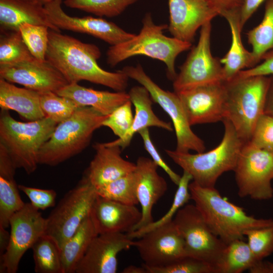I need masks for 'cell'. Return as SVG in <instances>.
Segmentation results:
<instances>
[{
  "instance_id": "1",
  "label": "cell",
  "mask_w": 273,
  "mask_h": 273,
  "mask_svg": "<svg viewBox=\"0 0 273 273\" xmlns=\"http://www.w3.org/2000/svg\"><path fill=\"white\" fill-rule=\"evenodd\" d=\"M101 56L96 45L50 29L46 59L69 83L86 80L116 92L125 91L129 77L121 70L110 72L103 69L97 62Z\"/></svg>"
},
{
  "instance_id": "2",
  "label": "cell",
  "mask_w": 273,
  "mask_h": 273,
  "mask_svg": "<svg viewBox=\"0 0 273 273\" xmlns=\"http://www.w3.org/2000/svg\"><path fill=\"white\" fill-rule=\"evenodd\" d=\"M189 188L191 199L209 228L226 245L243 239L247 230L273 224L272 218L249 215L242 207L221 196L215 187H203L192 181Z\"/></svg>"
},
{
  "instance_id": "3",
  "label": "cell",
  "mask_w": 273,
  "mask_h": 273,
  "mask_svg": "<svg viewBox=\"0 0 273 273\" xmlns=\"http://www.w3.org/2000/svg\"><path fill=\"white\" fill-rule=\"evenodd\" d=\"M142 24L138 34L127 41L109 47L106 54L107 63L114 67L130 57L146 56L165 63L168 78L174 80L177 75L175 59L179 54L189 50L192 43L163 34L168 25L155 24L150 13L145 14Z\"/></svg>"
},
{
  "instance_id": "4",
  "label": "cell",
  "mask_w": 273,
  "mask_h": 273,
  "mask_svg": "<svg viewBox=\"0 0 273 273\" xmlns=\"http://www.w3.org/2000/svg\"><path fill=\"white\" fill-rule=\"evenodd\" d=\"M222 121L224 126L223 138L216 147L209 151L191 154L165 150L175 164L191 174L193 181L203 187H215L223 173L234 171L245 143L229 120Z\"/></svg>"
},
{
  "instance_id": "5",
  "label": "cell",
  "mask_w": 273,
  "mask_h": 273,
  "mask_svg": "<svg viewBox=\"0 0 273 273\" xmlns=\"http://www.w3.org/2000/svg\"><path fill=\"white\" fill-rule=\"evenodd\" d=\"M107 117L92 107H80L57 124L39 150V164L56 166L81 152Z\"/></svg>"
},
{
  "instance_id": "6",
  "label": "cell",
  "mask_w": 273,
  "mask_h": 273,
  "mask_svg": "<svg viewBox=\"0 0 273 273\" xmlns=\"http://www.w3.org/2000/svg\"><path fill=\"white\" fill-rule=\"evenodd\" d=\"M223 82V119L232 124L245 143L250 141L257 121L264 113L269 76L242 77L237 75Z\"/></svg>"
},
{
  "instance_id": "7",
  "label": "cell",
  "mask_w": 273,
  "mask_h": 273,
  "mask_svg": "<svg viewBox=\"0 0 273 273\" xmlns=\"http://www.w3.org/2000/svg\"><path fill=\"white\" fill-rule=\"evenodd\" d=\"M57 123L48 117L24 122L14 119L9 110L0 113V145L7 150L15 167L27 174L36 169L38 156Z\"/></svg>"
},
{
  "instance_id": "8",
  "label": "cell",
  "mask_w": 273,
  "mask_h": 273,
  "mask_svg": "<svg viewBox=\"0 0 273 273\" xmlns=\"http://www.w3.org/2000/svg\"><path fill=\"white\" fill-rule=\"evenodd\" d=\"M129 78L136 81L149 92L152 101L157 103L171 119L176 139L175 150L180 152H204L203 140L192 130L180 99L175 92L160 87L146 73L142 65L126 66L121 69Z\"/></svg>"
},
{
  "instance_id": "9",
  "label": "cell",
  "mask_w": 273,
  "mask_h": 273,
  "mask_svg": "<svg viewBox=\"0 0 273 273\" xmlns=\"http://www.w3.org/2000/svg\"><path fill=\"white\" fill-rule=\"evenodd\" d=\"M97 195L95 188L82 177L47 218L45 234L52 238L60 249L89 215Z\"/></svg>"
},
{
  "instance_id": "10",
  "label": "cell",
  "mask_w": 273,
  "mask_h": 273,
  "mask_svg": "<svg viewBox=\"0 0 273 273\" xmlns=\"http://www.w3.org/2000/svg\"><path fill=\"white\" fill-rule=\"evenodd\" d=\"M241 198L267 200L273 197V154L244 143L234 170Z\"/></svg>"
},
{
  "instance_id": "11",
  "label": "cell",
  "mask_w": 273,
  "mask_h": 273,
  "mask_svg": "<svg viewBox=\"0 0 273 273\" xmlns=\"http://www.w3.org/2000/svg\"><path fill=\"white\" fill-rule=\"evenodd\" d=\"M173 221L184 239L186 256L207 262L215 270L226 245L211 231L196 206L186 204Z\"/></svg>"
},
{
  "instance_id": "12",
  "label": "cell",
  "mask_w": 273,
  "mask_h": 273,
  "mask_svg": "<svg viewBox=\"0 0 273 273\" xmlns=\"http://www.w3.org/2000/svg\"><path fill=\"white\" fill-rule=\"evenodd\" d=\"M47 218L30 203L15 212L9 220L10 239L5 253L0 256V272L15 273L24 253L45 234Z\"/></svg>"
},
{
  "instance_id": "13",
  "label": "cell",
  "mask_w": 273,
  "mask_h": 273,
  "mask_svg": "<svg viewBox=\"0 0 273 273\" xmlns=\"http://www.w3.org/2000/svg\"><path fill=\"white\" fill-rule=\"evenodd\" d=\"M211 22L201 27L197 44L192 49L173 80L174 92L223 81L220 61L211 52Z\"/></svg>"
},
{
  "instance_id": "14",
  "label": "cell",
  "mask_w": 273,
  "mask_h": 273,
  "mask_svg": "<svg viewBox=\"0 0 273 273\" xmlns=\"http://www.w3.org/2000/svg\"><path fill=\"white\" fill-rule=\"evenodd\" d=\"M133 247L149 267L165 266L186 256L184 239L173 220L144 234Z\"/></svg>"
},
{
  "instance_id": "15",
  "label": "cell",
  "mask_w": 273,
  "mask_h": 273,
  "mask_svg": "<svg viewBox=\"0 0 273 273\" xmlns=\"http://www.w3.org/2000/svg\"><path fill=\"white\" fill-rule=\"evenodd\" d=\"M62 0H53L44 3L51 22L59 29L86 33L102 39L111 46L127 41L135 36L112 22L91 16L71 17L61 7Z\"/></svg>"
},
{
  "instance_id": "16",
  "label": "cell",
  "mask_w": 273,
  "mask_h": 273,
  "mask_svg": "<svg viewBox=\"0 0 273 273\" xmlns=\"http://www.w3.org/2000/svg\"><path fill=\"white\" fill-rule=\"evenodd\" d=\"M175 93L191 126L223 120L225 96L223 81Z\"/></svg>"
},
{
  "instance_id": "17",
  "label": "cell",
  "mask_w": 273,
  "mask_h": 273,
  "mask_svg": "<svg viewBox=\"0 0 273 273\" xmlns=\"http://www.w3.org/2000/svg\"><path fill=\"white\" fill-rule=\"evenodd\" d=\"M0 78L38 92L56 93L69 84L46 59L34 57L14 64L0 65Z\"/></svg>"
},
{
  "instance_id": "18",
  "label": "cell",
  "mask_w": 273,
  "mask_h": 273,
  "mask_svg": "<svg viewBox=\"0 0 273 273\" xmlns=\"http://www.w3.org/2000/svg\"><path fill=\"white\" fill-rule=\"evenodd\" d=\"M169 32L173 37L192 43L197 30L219 15L209 0H168Z\"/></svg>"
},
{
  "instance_id": "19",
  "label": "cell",
  "mask_w": 273,
  "mask_h": 273,
  "mask_svg": "<svg viewBox=\"0 0 273 273\" xmlns=\"http://www.w3.org/2000/svg\"><path fill=\"white\" fill-rule=\"evenodd\" d=\"M127 234L106 233L97 235L79 262L75 273H116L117 256L133 247Z\"/></svg>"
},
{
  "instance_id": "20",
  "label": "cell",
  "mask_w": 273,
  "mask_h": 273,
  "mask_svg": "<svg viewBox=\"0 0 273 273\" xmlns=\"http://www.w3.org/2000/svg\"><path fill=\"white\" fill-rule=\"evenodd\" d=\"M135 165L134 170L135 190L141 207L142 217L132 232L144 228L154 221L153 207L167 190L166 180L158 172L159 166L152 159L139 157Z\"/></svg>"
},
{
  "instance_id": "21",
  "label": "cell",
  "mask_w": 273,
  "mask_h": 273,
  "mask_svg": "<svg viewBox=\"0 0 273 273\" xmlns=\"http://www.w3.org/2000/svg\"><path fill=\"white\" fill-rule=\"evenodd\" d=\"M89 217L98 235L128 234L140 222L142 213L136 205L123 204L97 195Z\"/></svg>"
},
{
  "instance_id": "22",
  "label": "cell",
  "mask_w": 273,
  "mask_h": 273,
  "mask_svg": "<svg viewBox=\"0 0 273 273\" xmlns=\"http://www.w3.org/2000/svg\"><path fill=\"white\" fill-rule=\"evenodd\" d=\"M96 154L83 178L95 188L133 172L135 163L124 159L122 149L107 143L94 145Z\"/></svg>"
},
{
  "instance_id": "23",
  "label": "cell",
  "mask_w": 273,
  "mask_h": 273,
  "mask_svg": "<svg viewBox=\"0 0 273 273\" xmlns=\"http://www.w3.org/2000/svg\"><path fill=\"white\" fill-rule=\"evenodd\" d=\"M26 23L60 32L50 21L41 0H0L1 31H19V26Z\"/></svg>"
},
{
  "instance_id": "24",
  "label": "cell",
  "mask_w": 273,
  "mask_h": 273,
  "mask_svg": "<svg viewBox=\"0 0 273 273\" xmlns=\"http://www.w3.org/2000/svg\"><path fill=\"white\" fill-rule=\"evenodd\" d=\"M128 93L135 110L132 126L122 138L108 142V144L118 146L123 150L129 145L134 135L145 128L154 126L170 131L173 130L170 122L163 121L154 113L152 109V99L144 86H134Z\"/></svg>"
},
{
  "instance_id": "25",
  "label": "cell",
  "mask_w": 273,
  "mask_h": 273,
  "mask_svg": "<svg viewBox=\"0 0 273 273\" xmlns=\"http://www.w3.org/2000/svg\"><path fill=\"white\" fill-rule=\"evenodd\" d=\"M56 93L72 99L81 106L92 107L106 116L130 100L125 91L98 90L82 86L78 83H69Z\"/></svg>"
},
{
  "instance_id": "26",
  "label": "cell",
  "mask_w": 273,
  "mask_h": 273,
  "mask_svg": "<svg viewBox=\"0 0 273 273\" xmlns=\"http://www.w3.org/2000/svg\"><path fill=\"white\" fill-rule=\"evenodd\" d=\"M17 168L6 149L0 145V225L9 226V220L25 204L15 180Z\"/></svg>"
},
{
  "instance_id": "27",
  "label": "cell",
  "mask_w": 273,
  "mask_h": 273,
  "mask_svg": "<svg viewBox=\"0 0 273 273\" xmlns=\"http://www.w3.org/2000/svg\"><path fill=\"white\" fill-rule=\"evenodd\" d=\"M0 107L14 110L29 121L46 117L40 106L38 92L17 87L2 78H0Z\"/></svg>"
},
{
  "instance_id": "28",
  "label": "cell",
  "mask_w": 273,
  "mask_h": 273,
  "mask_svg": "<svg viewBox=\"0 0 273 273\" xmlns=\"http://www.w3.org/2000/svg\"><path fill=\"white\" fill-rule=\"evenodd\" d=\"M221 16L228 22L232 34L230 49L224 57L220 59L223 65V81H228L235 77L244 68L254 67L253 59L251 52L244 48L242 41L240 11L225 13Z\"/></svg>"
},
{
  "instance_id": "29",
  "label": "cell",
  "mask_w": 273,
  "mask_h": 273,
  "mask_svg": "<svg viewBox=\"0 0 273 273\" xmlns=\"http://www.w3.org/2000/svg\"><path fill=\"white\" fill-rule=\"evenodd\" d=\"M97 235L89 215L60 249L63 273L75 272L77 265Z\"/></svg>"
},
{
  "instance_id": "30",
  "label": "cell",
  "mask_w": 273,
  "mask_h": 273,
  "mask_svg": "<svg viewBox=\"0 0 273 273\" xmlns=\"http://www.w3.org/2000/svg\"><path fill=\"white\" fill-rule=\"evenodd\" d=\"M258 261L243 239L226 245L215 267V273H241L249 270Z\"/></svg>"
},
{
  "instance_id": "31",
  "label": "cell",
  "mask_w": 273,
  "mask_h": 273,
  "mask_svg": "<svg viewBox=\"0 0 273 273\" xmlns=\"http://www.w3.org/2000/svg\"><path fill=\"white\" fill-rule=\"evenodd\" d=\"M254 66L259 63L264 55L273 50V0H266L264 14L261 22L247 33Z\"/></svg>"
},
{
  "instance_id": "32",
  "label": "cell",
  "mask_w": 273,
  "mask_h": 273,
  "mask_svg": "<svg viewBox=\"0 0 273 273\" xmlns=\"http://www.w3.org/2000/svg\"><path fill=\"white\" fill-rule=\"evenodd\" d=\"M36 273H63L60 249L49 236H40L32 247Z\"/></svg>"
},
{
  "instance_id": "33",
  "label": "cell",
  "mask_w": 273,
  "mask_h": 273,
  "mask_svg": "<svg viewBox=\"0 0 273 273\" xmlns=\"http://www.w3.org/2000/svg\"><path fill=\"white\" fill-rule=\"evenodd\" d=\"M95 189L102 197L127 205L139 204L134 171Z\"/></svg>"
},
{
  "instance_id": "34",
  "label": "cell",
  "mask_w": 273,
  "mask_h": 273,
  "mask_svg": "<svg viewBox=\"0 0 273 273\" xmlns=\"http://www.w3.org/2000/svg\"><path fill=\"white\" fill-rule=\"evenodd\" d=\"M193 180L192 176L188 172L183 171L177 189L175 193L172 203L167 212L160 219L153 221L141 229L127 234L132 239H138L147 232L172 221L179 209L191 199L189 185Z\"/></svg>"
},
{
  "instance_id": "35",
  "label": "cell",
  "mask_w": 273,
  "mask_h": 273,
  "mask_svg": "<svg viewBox=\"0 0 273 273\" xmlns=\"http://www.w3.org/2000/svg\"><path fill=\"white\" fill-rule=\"evenodd\" d=\"M2 32L0 65L14 64L34 57L25 43L19 30Z\"/></svg>"
},
{
  "instance_id": "36",
  "label": "cell",
  "mask_w": 273,
  "mask_h": 273,
  "mask_svg": "<svg viewBox=\"0 0 273 273\" xmlns=\"http://www.w3.org/2000/svg\"><path fill=\"white\" fill-rule=\"evenodd\" d=\"M39 93L40 106L46 116L58 124L69 118L83 107L72 99L58 95L53 92Z\"/></svg>"
},
{
  "instance_id": "37",
  "label": "cell",
  "mask_w": 273,
  "mask_h": 273,
  "mask_svg": "<svg viewBox=\"0 0 273 273\" xmlns=\"http://www.w3.org/2000/svg\"><path fill=\"white\" fill-rule=\"evenodd\" d=\"M139 0H65L66 7L79 9L99 16L113 17L121 14L128 6Z\"/></svg>"
},
{
  "instance_id": "38",
  "label": "cell",
  "mask_w": 273,
  "mask_h": 273,
  "mask_svg": "<svg viewBox=\"0 0 273 273\" xmlns=\"http://www.w3.org/2000/svg\"><path fill=\"white\" fill-rule=\"evenodd\" d=\"M49 28L44 25L23 23L19 28L23 40L32 55L40 60H46L49 43Z\"/></svg>"
},
{
  "instance_id": "39",
  "label": "cell",
  "mask_w": 273,
  "mask_h": 273,
  "mask_svg": "<svg viewBox=\"0 0 273 273\" xmlns=\"http://www.w3.org/2000/svg\"><path fill=\"white\" fill-rule=\"evenodd\" d=\"M142 265L146 269L147 273H215L214 267L210 263L188 256L160 267H149Z\"/></svg>"
},
{
  "instance_id": "40",
  "label": "cell",
  "mask_w": 273,
  "mask_h": 273,
  "mask_svg": "<svg viewBox=\"0 0 273 273\" xmlns=\"http://www.w3.org/2000/svg\"><path fill=\"white\" fill-rule=\"evenodd\" d=\"M247 244L258 261L273 253V224L247 230L244 233Z\"/></svg>"
},
{
  "instance_id": "41",
  "label": "cell",
  "mask_w": 273,
  "mask_h": 273,
  "mask_svg": "<svg viewBox=\"0 0 273 273\" xmlns=\"http://www.w3.org/2000/svg\"><path fill=\"white\" fill-rule=\"evenodd\" d=\"M132 103L128 100L115 109L102 123V126L109 128L118 138H122L132 126L133 115Z\"/></svg>"
},
{
  "instance_id": "42",
  "label": "cell",
  "mask_w": 273,
  "mask_h": 273,
  "mask_svg": "<svg viewBox=\"0 0 273 273\" xmlns=\"http://www.w3.org/2000/svg\"><path fill=\"white\" fill-rule=\"evenodd\" d=\"M250 142L273 154V116L263 113L257 121Z\"/></svg>"
},
{
  "instance_id": "43",
  "label": "cell",
  "mask_w": 273,
  "mask_h": 273,
  "mask_svg": "<svg viewBox=\"0 0 273 273\" xmlns=\"http://www.w3.org/2000/svg\"><path fill=\"white\" fill-rule=\"evenodd\" d=\"M18 188L28 197L32 205L39 210H43L55 205L57 193L54 190L32 188L22 185H19Z\"/></svg>"
},
{
  "instance_id": "44",
  "label": "cell",
  "mask_w": 273,
  "mask_h": 273,
  "mask_svg": "<svg viewBox=\"0 0 273 273\" xmlns=\"http://www.w3.org/2000/svg\"><path fill=\"white\" fill-rule=\"evenodd\" d=\"M138 133L142 139L145 150L152 160L165 172L172 183L177 186L181 176L174 172L163 159L151 139L149 128L141 130Z\"/></svg>"
},
{
  "instance_id": "45",
  "label": "cell",
  "mask_w": 273,
  "mask_h": 273,
  "mask_svg": "<svg viewBox=\"0 0 273 273\" xmlns=\"http://www.w3.org/2000/svg\"><path fill=\"white\" fill-rule=\"evenodd\" d=\"M261 60L262 61L261 63H259L256 66L247 70L240 71L237 75L239 77H245L273 75V50L265 54Z\"/></svg>"
},
{
  "instance_id": "46",
  "label": "cell",
  "mask_w": 273,
  "mask_h": 273,
  "mask_svg": "<svg viewBox=\"0 0 273 273\" xmlns=\"http://www.w3.org/2000/svg\"><path fill=\"white\" fill-rule=\"evenodd\" d=\"M264 1L266 0H243L240 10V25L242 29L248 20Z\"/></svg>"
},
{
  "instance_id": "47",
  "label": "cell",
  "mask_w": 273,
  "mask_h": 273,
  "mask_svg": "<svg viewBox=\"0 0 273 273\" xmlns=\"http://www.w3.org/2000/svg\"><path fill=\"white\" fill-rule=\"evenodd\" d=\"M221 16L225 13L241 10L243 0H209Z\"/></svg>"
},
{
  "instance_id": "48",
  "label": "cell",
  "mask_w": 273,
  "mask_h": 273,
  "mask_svg": "<svg viewBox=\"0 0 273 273\" xmlns=\"http://www.w3.org/2000/svg\"><path fill=\"white\" fill-rule=\"evenodd\" d=\"M264 113L273 116V75L269 76Z\"/></svg>"
},
{
  "instance_id": "49",
  "label": "cell",
  "mask_w": 273,
  "mask_h": 273,
  "mask_svg": "<svg viewBox=\"0 0 273 273\" xmlns=\"http://www.w3.org/2000/svg\"><path fill=\"white\" fill-rule=\"evenodd\" d=\"M250 273H273V262L259 261L249 270Z\"/></svg>"
},
{
  "instance_id": "50",
  "label": "cell",
  "mask_w": 273,
  "mask_h": 273,
  "mask_svg": "<svg viewBox=\"0 0 273 273\" xmlns=\"http://www.w3.org/2000/svg\"><path fill=\"white\" fill-rule=\"evenodd\" d=\"M6 229L0 225V256L5 253L9 244L10 233Z\"/></svg>"
},
{
  "instance_id": "51",
  "label": "cell",
  "mask_w": 273,
  "mask_h": 273,
  "mask_svg": "<svg viewBox=\"0 0 273 273\" xmlns=\"http://www.w3.org/2000/svg\"><path fill=\"white\" fill-rule=\"evenodd\" d=\"M123 273H147L145 267L142 265L138 266L134 265H130L125 267L122 270Z\"/></svg>"
},
{
  "instance_id": "52",
  "label": "cell",
  "mask_w": 273,
  "mask_h": 273,
  "mask_svg": "<svg viewBox=\"0 0 273 273\" xmlns=\"http://www.w3.org/2000/svg\"><path fill=\"white\" fill-rule=\"evenodd\" d=\"M53 1V0H41V1L43 3V4L45 3L50 2V1Z\"/></svg>"
}]
</instances>
